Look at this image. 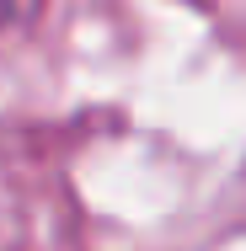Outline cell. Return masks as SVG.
<instances>
[{"instance_id":"cell-1","label":"cell","mask_w":246,"mask_h":251,"mask_svg":"<svg viewBox=\"0 0 246 251\" xmlns=\"http://www.w3.org/2000/svg\"><path fill=\"white\" fill-rule=\"evenodd\" d=\"M5 16H11V0H0V22H5Z\"/></svg>"}]
</instances>
